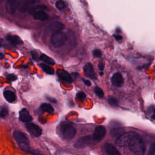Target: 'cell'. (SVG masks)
Masks as SVG:
<instances>
[{
  "label": "cell",
  "mask_w": 155,
  "mask_h": 155,
  "mask_svg": "<svg viewBox=\"0 0 155 155\" xmlns=\"http://www.w3.org/2000/svg\"><path fill=\"white\" fill-rule=\"evenodd\" d=\"M64 24L62 22L56 21L49 24L47 27V30L48 31L53 32L54 33L55 32L61 31L64 28Z\"/></svg>",
  "instance_id": "13"
},
{
  "label": "cell",
  "mask_w": 155,
  "mask_h": 155,
  "mask_svg": "<svg viewBox=\"0 0 155 155\" xmlns=\"http://www.w3.org/2000/svg\"><path fill=\"white\" fill-rule=\"evenodd\" d=\"M33 154L34 155H44V154H42V153H41L39 151H38V150H35V151H33Z\"/></svg>",
  "instance_id": "34"
},
{
  "label": "cell",
  "mask_w": 155,
  "mask_h": 155,
  "mask_svg": "<svg viewBox=\"0 0 155 155\" xmlns=\"http://www.w3.org/2000/svg\"><path fill=\"white\" fill-rule=\"evenodd\" d=\"M94 93L95 94L99 97H104V91H102V90L98 87H96L94 88Z\"/></svg>",
  "instance_id": "26"
},
{
  "label": "cell",
  "mask_w": 155,
  "mask_h": 155,
  "mask_svg": "<svg viewBox=\"0 0 155 155\" xmlns=\"http://www.w3.org/2000/svg\"><path fill=\"white\" fill-rule=\"evenodd\" d=\"M33 16L35 19L41 21H47L49 18L48 15L45 11L42 10L36 11L35 12L33 13Z\"/></svg>",
  "instance_id": "17"
},
{
  "label": "cell",
  "mask_w": 155,
  "mask_h": 155,
  "mask_svg": "<svg viewBox=\"0 0 155 155\" xmlns=\"http://www.w3.org/2000/svg\"><path fill=\"white\" fill-rule=\"evenodd\" d=\"M84 83L87 85V86H90L91 85V82L89 80H85V79H82Z\"/></svg>",
  "instance_id": "33"
},
{
  "label": "cell",
  "mask_w": 155,
  "mask_h": 155,
  "mask_svg": "<svg viewBox=\"0 0 155 155\" xmlns=\"http://www.w3.org/2000/svg\"><path fill=\"white\" fill-rule=\"evenodd\" d=\"M57 75L58 76L62 81H65L68 83H71L73 82V79L70 75V74L64 70L59 69L57 70Z\"/></svg>",
  "instance_id": "15"
},
{
  "label": "cell",
  "mask_w": 155,
  "mask_h": 155,
  "mask_svg": "<svg viewBox=\"0 0 155 155\" xmlns=\"http://www.w3.org/2000/svg\"><path fill=\"white\" fill-rule=\"evenodd\" d=\"M31 54H32V56H33V59H37V58H36V56H37V54H36V52H35V51H33V52L31 53Z\"/></svg>",
  "instance_id": "36"
},
{
  "label": "cell",
  "mask_w": 155,
  "mask_h": 155,
  "mask_svg": "<svg viewBox=\"0 0 155 155\" xmlns=\"http://www.w3.org/2000/svg\"><path fill=\"white\" fill-rule=\"evenodd\" d=\"M21 0H7L5 8L7 13L13 14L18 8Z\"/></svg>",
  "instance_id": "10"
},
{
  "label": "cell",
  "mask_w": 155,
  "mask_h": 155,
  "mask_svg": "<svg viewBox=\"0 0 155 155\" xmlns=\"http://www.w3.org/2000/svg\"><path fill=\"white\" fill-rule=\"evenodd\" d=\"M94 140L92 138V136H84L79 139L76 142L74 143V147L78 148H84L87 146H88L91 144L92 141Z\"/></svg>",
  "instance_id": "8"
},
{
  "label": "cell",
  "mask_w": 155,
  "mask_h": 155,
  "mask_svg": "<svg viewBox=\"0 0 155 155\" xmlns=\"http://www.w3.org/2000/svg\"><path fill=\"white\" fill-rule=\"evenodd\" d=\"M147 155H155V142L151 145Z\"/></svg>",
  "instance_id": "28"
},
{
  "label": "cell",
  "mask_w": 155,
  "mask_h": 155,
  "mask_svg": "<svg viewBox=\"0 0 155 155\" xmlns=\"http://www.w3.org/2000/svg\"><path fill=\"white\" fill-rule=\"evenodd\" d=\"M76 97H77V98H78L79 101H83L85 99L86 95H85V94L84 92H82V91H79V92H78V93H77Z\"/></svg>",
  "instance_id": "29"
},
{
  "label": "cell",
  "mask_w": 155,
  "mask_h": 155,
  "mask_svg": "<svg viewBox=\"0 0 155 155\" xmlns=\"http://www.w3.org/2000/svg\"><path fill=\"white\" fill-rule=\"evenodd\" d=\"M8 79V80H10V81H15L16 79V76L15 75H13V74H9L7 77Z\"/></svg>",
  "instance_id": "31"
},
{
  "label": "cell",
  "mask_w": 155,
  "mask_h": 155,
  "mask_svg": "<svg viewBox=\"0 0 155 155\" xmlns=\"http://www.w3.org/2000/svg\"><path fill=\"white\" fill-rule=\"evenodd\" d=\"M7 39L13 45H19L22 44V41L17 35H8L7 36Z\"/></svg>",
  "instance_id": "19"
},
{
  "label": "cell",
  "mask_w": 155,
  "mask_h": 155,
  "mask_svg": "<svg viewBox=\"0 0 155 155\" xmlns=\"http://www.w3.org/2000/svg\"><path fill=\"white\" fill-rule=\"evenodd\" d=\"M56 7L59 10H62L65 7V2L62 0H59L56 2Z\"/></svg>",
  "instance_id": "27"
},
{
  "label": "cell",
  "mask_w": 155,
  "mask_h": 155,
  "mask_svg": "<svg viewBox=\"0 0 155 155\" xmlns=\"http://www.w3.org/2000/svg\"><path fill=\"white\" fill-rule=\"evenodd\" d=\"M8 115V110L7 107H3L0 111V117L5 118Z\"/></svg>",
  "instance_id": "25"
},
{
  "label": "cell",
  "mask_w": 155,
  "mask_h": 155,
  "mask_svg": "<svg viewBox=\"0 0 155 155\" xmlns=\"http://www.w3.org/2000/svg\"><path fill=\"white\" fill-rule=\"evenodd\" d=\"M100 74H101V76H102V74H103V73H102V72H101V73H100Z\"/></svg>",
  "instance_id": "39"
},
{
  "label": "cell",
  "mask_w": 155,
  "mask_h": 155,
  "mask_svg": "<svg viewBox=\"0 0 155 155\" xmlns=\"http://www.w3.org/2000/svg\"><path fill=\"white\" fill-rule=\"evenodd\" d=\"M108 104L111 106H118V101L113 97H110L108 99Z\"/></svg>",
  "instance_id": "24"
},
{
  "label": "cell",
  "mask_w": 155,
  "mask_h": 155,
  "mask_svg": "<svg viewBox=\"0 0 155 155\" xmlns=\"http://www.w3.org/2000/svg\"><path fill=\"white\" fill-rule=\"evenodd\" d=\"M4 54L0 53V59H3V58H4Z\"/></svg>",
  "instance_id": "37"
},
{
  "label": "cell",
  "mask_w": 155,
  "mask_h": 155,
  "mask_svg": "<svg viewBox=\"0 0 155 155\" xmlns=\"http://www.w3.org/2000/svg\"><path fill=\"white\" fill-rule=\"evenodd\" d=\"M36 2V0H21L19 5V10L21 13L28 11Z\"/></svg>",
  "instance_id": "9"
},
{
  "label": "cell",
  "mask_w": 155,
  "mask_h": 155,
  "mask_svg": "<svg viewBox=\"0 0 155 155\" xmlns=\"http://www.w3.org/2000/svg\"><path fill=\"white\" fill-rule=\"evenodd\" d=\"M41 109L45 112H47L48 113H52L54 111V109L52 107V106L47 103H43L40 106Z\"/></svg>",
  "instance_id": "20"
},
{
  "label": "cell",
  "mask_w": 155,
  "mask_h": 155,
  "mask_svg": "<svg viewBox=\"0 0 155 155\" xmlns=\"http://www.w3.org/2000/svg\"><path fill=\"white\" fill-rule=\"evenodd\" d=\"M25 128L30 134L33 137H38L42 134V129L41 127L33 123H27L25 124Z\"/></svg>",
  "instance_id": "6"
},
{
  "label": "cell",
  "mask_w": 155,
  "mask_h": 155,
  "mask_svg": "<svg viewBox=\"0 0 155 155\" xmlns=\"http://www.w3.org/2000/svg\"><path fill=\"white\" fill-rule=\"evenodd\" d=\"M106 134V129L103 126H97L94 130L93 134L92 135V138L94 141H100L101 140Z\"/></svg>",
  "instance_id": "7"
},
{
  "label": "cell",
  "mask_w": 155,
  "mask_h": 155,
  "mask_svg": "<svg viewBox=\"0 0 155 155\" xmlns=\"http://www.w3.org/2000/svg\"><path fill=\"white\" fill-rule=\"evenodd\" d=\"M104 148L107 155H121L117 148L111 143H105L104 145Z\"/></svg>",
  "instance_id": "16"
},
{
  "label": "cell",
  "mask_w": 155,
  "mask_h": 155,
  "mask_svg": "<svg viewBox=\"0 0 155 155\" xmlns=\"http://www.w3.org/2000/svg\"><path fill=\"white\" fill-rule=\"evenodd\" d=\"M4 97L8 102H13L16 100V94L10 90H5L4 91Z\"/></svg>",
  "instance_id": "18"
},
{
  "label": "cell",
  "mask_w": 155,
  "mask_h": 155,
  "mask_svg": "<svg viewBox=\"0 0 155 155\" xmlns=\"http://www.w3.org/2000/svg\"><path fill=\"white\" fill-rule=\"evenodd\" d=\"M92 53H93V56H94L95 57H97V58H101L102 56V52L99 49L93 50L92 51Z\"/></svg>",
  "instance_id": "30"
},
{
  "label": "cell",
  "mask_w": 155,
  "mask_h": 155,
  "mask_svg": "<svg viewBox=\"0 0 155 155\" xmlns=\"http://www.w3.org/2000/svg\"><path fill=\"white\" fill-rule=\"evenodd\" d=\"M98 68H99V70L102 71L104 70V64L103 62H100L98 64Z\"/></svg>",
  "instance_id": "32"
},
{
  "label": "cell",
  "mask_w": 155,
  "mask_h": 155,
  "mask_svg": "<svg viewBox=\"0 0 155 155\" xmlns=\"http://www.w3.org/2000/svg\"><path fill=\"white\" fill-rule=\"evenodd\" d=\"M128 147L136 155H143L145 151V144L143 139L137 133L131 140Z\"/></svg>",
  "instance_id": "1"
},
{
  "label": "cell",
  "mask_w": 155,
  "mask_h": 155,
  "mask_svg": "<svg viewBox=\"0 0 155 155\" xmlns=\"http://www.w3.org/2000/svg\"><path fill=\"white\" fill-rule=\"evenodd\" d=\"M13 137L15 139L19 147L24 151L30 150V143L27 137L20 131H14Z\"/></svg>",
  "instance_id": "2"
},
{
  "label": "cell",
  "mask_w": 155,
  "mask_h": 155,
  "mask_svg": "<svg viewBox=\"0 0 155 155\" xmlns=\"http://www.w3.org/2000/svg\"><path fill=\"white\" fill-rule=\"evenodd\" d=\"M19 119L21 122L28 123L33 120L31 115L26 108H22L19 113Z\"/></svg>",
  "instance_id": "12"
},
{
  "label": "cell",
  "mask_w": 155,
  "mask_h": 155,
  "mask_svg": "<svg viewBox=\"0 0 155 155\" xmlns=\"http://www.w3.org/2000/svg\"><path fill=\"white\" fill-rule=\"evenodd\" d=\"M84 72L86 76L92 79H94L96 78V74H95V72L94 71L93 65L90 62L87 63L84 65Z\"/></svg>",
  "instance_id": "14"
},
{
  "label": "cell",
  "mask_w": 155,
  "mask_h": 155,
  "mask_svg": "<svg viewBox=\"0 0 155 155\" xmlns=\"http://www.w3.org/2000/svg\"><path fill=\"white\" fill-rule=\"evenodd\" d=\"M122 129L120 128H113L111 131V134L114 136L116 135H118L119 136L122 134Z\"/></svg>",
  "instance_id": "23"
},
{
  "label": "cell",
  "mask_w": 155,
  "mask_h": 155,
  "mask_svg": "<svg viewBox=\"0 0 155 155\" xmlns=\"http://www.w3.org/2000/svg\"><path fill=\"white\" fill-rule=\"evenodd\" d=\"M40 67L42 70L47 74H53L54 73V69L50 65H46L45 64H40Z\"/></svg>",
  "instance_id": "22"
},
{
  "label": "cell",
  "mask_w": 155,
  "mask_h": 155,
  "mask_svg": "<svg viewBox=\"0 0 155 155\" xmlns=\"http://www.w3.org/2000/svg\"><path fill=\"white\" fill-rule=\"evenodd\" d=\"M59 132L62 138L66 140H70L74 138L76 131L73 126L68 124H64L60 126Z\"/></svg>",
  "instance_id": "3"
},
{
  "label": "cell",
  "mask_w": 155,
  "mask_h": 155,
  "mask_svg": "<svg viewBox=\"0 0 155 155\" xmlns=\"http://www.w3.org/2000/svg\"><path fill=\"white\" fill-rule=\"evenodd\" d=\"M154 114H153V116H152V117H153V118H154V119H155V109L154 110Z\"/></svg>",
  "instance_id": "38"
},
{
  "label": "cell",
  "mask_w": 155,
  "mask_h": 155,
  "mask_svg": "<svg viewBox=\"0 0 155 155\" xmlns=\"http://www.w3.org/2000/svg\"><path fill=\"white\" fill-rule=\"evenodd\" d=\"M39 58H40V59L41 61H42L43 62H45V63H47V64H48L49 65H54L55 64V62H54V60L53 59H51V58L48 57V56H47L45 54H41L40 57H39Z\"/></svg>",
  "instance_id": "21"
},
{
  "label": "cell",
  "mask_w": 155,
  "mask_h": 155,
  "mask_svg": "<svg viewBox=\"0 0 155 155\" xmlns=\"http://www.w3.org/2000/svg\"><path fill=\"white\" fill-rule=\"evenodd\" d=\"M67 36L65 33L62 31H59L53 33L51 37V42L55 47L62 46L67 41Z\"/></svg>",
  "instance_id": "5"
},
{
  "label": "cell",
  "mask_w": 155,
  "mask_h": 155,
  "mask_svg": "<svg viewBox=\"0 0 155 155\" xmlns=\"http://www.w3.org/2000/svg\"><path fill=\"white\" fill-rule=\"evenodd\" d=\"M136 134V133L133 131L122 133L116 140V145L120 147H128L131 140Z\"/></svg>",
  "instance_id": "4"
},
{
  "label": "cell",
  "mask_w": 155,
  "mask_h": 155,
  "mask_svg": "<svg viewBox=\"0 0 155 155\" xmlns=\"http://www.w3.org/2000/svg\"><path fill=\"white\" fill-rule=\"evenodd\" d=\"M114 36L115 39L117 41H120V40H121L122 39V37L120 35H114Z\"/></svg>",
  "instance_id": "35"
},
{
  "label": "cell",
  "mask_w": 155,
  "mask_h": 155,
  "mask_svg": "<svg viewBox=\"0 0 155 155\" xmlns=\"http://www.w3.org/2000/svg\"><path fill=\"white\" fill-rule=\"evenodd\" d=\"M111 81L112 84L114 86L116 87H122V85L124 84V82L122 75L119 72L115 73L112 76L111 79Z\"/></svg>",
  "instance_id": "11"
}]
</instances>
